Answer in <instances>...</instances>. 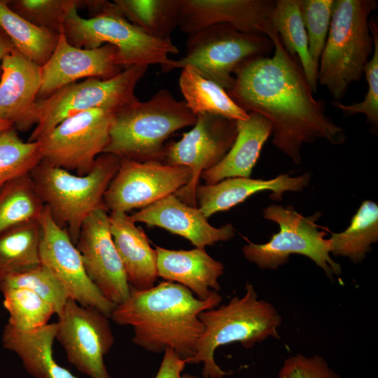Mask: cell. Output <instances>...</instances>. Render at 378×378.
Returning <instances> with one entry per match:
<instances>
[{"mask_svg":"<svg viewBox=\"0 0 378 378\" xmlns=\"http://www.w3.org/2000/svg\"><path fill=\"white\" fill-rule=\"evenodd\" d=\"M3 305L8 313L7 325L19 330H31L48 323L53 307L31 290L20 288H5Z\"/></svg>","mask_w":378,"mask_h":378,"instance_id":"d6a6232c","label":"cell"},{"mask_svg":"<svg viewBox=\"0 0 378 378\" xmlns=\"http://www.w3.org/2000/svg\"><path fill=\"white\" fill-rule=\"evenodd\" d=\"M45 206L30 174L9 181L0 189V234L38 220Z\"/></svg>","mask_w":378,"mask_h":378,"instance_id":"1f68e13d","label":"cell"},{"mask_svg":"<svg viewBox=\"0 0 378 378\" xmlns=\"http://www.w3.org/2000/svg\"><path fill=\"white\" fill-rule=\"evenodd\" d=\"M196 120L185 102L162 89L148 101L114 113L104 153L137 162H163L167 139L176 131L193 126Z\"/></svg>","mask_w":378,"mask_h":378,"instance_id":"3957f363","label":"cell"},{"mask_svg":"<svg viewBox=\"0 0 378 378\" xmlns=\"http://www.w3.org/2000/svg\"><path fill=\"white\" fill-rule=\"evenodd\" d=\"M109 224L131 288L142 290L154 286L158 277L157 253L144 230L124 212L110 213Z\"/></svg>","mask_w":378,"mask_h":378,"instance_id":"603a6c76","label":"cell"},{"mask_svg":"<svg viewBox=\"0 0 378 378\" xmlns=\"http://www.w3.org/2000/svg\"><path fill=\"white\" fill-rule=\"evenodd\" d=\"M285 49L298 59L313 92H316L318 68L312 60L300 0H277L269 17Z\"/></svg>","mask_w":378,"mask_h":378,"instance_id":"484cf974","label":"cell"},{"mask_svg":"<svg viewBox=\"0 0 378 378\" xmlns=\"http://www.w3.org/2000/svg\"><path fill=\"white\" fill-rule=\"evenodd\" d=\"M13 127L12 124L6 120L0 119V132Z\"/></svg>","mask_w":378,"mask_h":378,"instance_id":"b9f144b4","label":"cell"},{"mask_svg":"<svg viewBox=\"0 0 378 378\" xmlns=\"http://www.w3.org/2000/svg\"><path fill=\"white\" fill-rule=\"evenodd\" d=\"M273 48L270 38L262 33L214 24L188 34L185 56L173 59L164 72L188 66L227 92L234 83V71L241 62L266 56Z\"/></svg>","mask_w":378,"mask_h":378,"instance_id":"ba28073f","label":"cell"},{"mask_svg":"<svg viewBox=\"0 0 378 378\" xmlns=\"http://www.w3.org/2000/svg\"><path fill=\"white\" fill-rule=\"evenodd\" d=\"M223 378V377H222Z\"/></svg>","mask_w":378,"mask_h":378,"instance_id":"7bdbcfd3","label":"cell"},{"mask_svg":"<svg viewBox=\"0 0 378 378\" xmlns=\"http://www.w3.org/2000/svg\"><path fill=\"white\" fill-rule=\"evenodd\" d=\"M237 135L230 150L216 166L202 173L205 184H214L233 177L251 176L261 150L272 132L270 121L255 112L237 120Z\"/></svg>","mask_w":378,"mask_h":378,"instance_id":"cb8c5ba5","label":"cell"},{"mask_svg":"<svg viewBox=\"0 0 378 378\" xmlns=\"http://www.w3.org/2000/svg\"><path fill=\"white\" fill-rule=\"evenodd\" d=\"M41 238L39 220L0 234V281L11 274L41 264Z\"/></svg>","mask_w":378,"mask_h":378,"instance_id":"4dcf8cb0","label":"cell"},{"mask_svg":"<svg viewBox=\"0 0 378 378\" xmlns=\"http://www.w3.org/2000/svg\"><path fill=\"white\" fill-rule=\"evenodd\" d=\"M190 176V169L185 166L120 159L104 202L110 213L143 209L175 194L188 183Z\"/></svg>","mask_w":378,"mask_h":378,"instance_id":"5bb4252c","label":"cell"},{"mask_svg":"<svg viewBox=\"0 0 378 378\" xmlns=\"http://www.w3.org/2000/svg\"><path fill=\"white\" fill-rule=\"evenodd\" d=\"M179 87L185 102L195 114H211L234 121L248 118V113L237 105L227 92L190 67L182 69Z\"/></svg>","mask_w":378,"mask_h":378,"instance_id":"4316f807","label":"cell"},{"mask_svg":"<svg viewBox=\"0 0 378 378\" xmlns=\"http://www.w3.org/2000/svg\"><path fill=\"white\" fill-rule=\"evenodd\" d=\"M305 27L309 53L318 69V64L328 34L334 0H300Z\"/></svg>","mask_w":378,"mask_h":378,"instance_id":"8d00e7d4","label":"cell"},{"mask_svg":"<svg viewBox=\"0 0 378 378\" xmlns=\"http://www.w3.org/2000/svg\"><path fill=\"white\" fill-rule=\"evenodd\" d=\"M56 323L31 330H19L6 324L3 346L15 353L27 372L34 378H77L53 356Z\"/></svg>","mask_w":378,"mask_h":378,"instance_id":"d4e9b609","label":"cell"},{"mask_svg":"<svg viewBox=\"0 0 378 378\" xmlns=\"http://www.w3.org/2000/svg\"><path fill=\"white\" fill-rule=\"evenodd\" d=\"M120 162L118 156L104 153L85 175H77L43 160L30 172L53 220L67 231L74 244H76L81 226L88 216L98 209L107 210L104 196Z\"/></svg>","mask_w":378,"mask_h":378,"instance_id":"5b68a950","label":"cell"},{"mask_svg":"<svg viewBox=\"0 0 378 378\" xmlns=\"http://www.w3.org/2000/svg\"><path fill=\"white\" fill-rule=\"evenodd\" d=\"M76 246L88 276L102 294L116 305L123 302L131 286L111 234L106 209L96 210L84 220Z\"/></svg>","mask_w":378,"mask_h":378,"instance_id":"2e32d148","label":"cell"},{"mask_svg":"<svg viewBox=\"0 0 378 378\" xmlns=\"http://www.w3.org/2000/svg\"><path fill=\"white\" fill-rule=\"evenodd\" d=\"M14 48V46L6 34V33L0 27V76H1V66L3 58L4 56L12 50Z\"/></svg>","mask_w":378,"mask_h":378,"instance_id":"60d3db41","label":"cell"},{"mask_svg":"<svg viewBox=\"0 0 378 378\" xmlns=\"http://www.w3.org/2000/svg\"><path fill=\"white\" fill-rule=\"evenodd\" d=\"M278 378H341L321 356L307 357L302 354L285 359Z\"/></svg>","mask_w":378,"mask_h":378,"instance_id":"f35d334b","label":"cell"},{"mask_svg":"<svg viewBox=\"0 0 378 378\" xmlns=\"http://www.w3.org/2000/svg\"><path fill=\"white\" fill-rule=\"evenodd\" d=\"M310 174L292 177L289 174L279 175L269 180L250 177H233L214 184L198 185L196 200L198 208L209 218L215 213L229 210L250 196L261 191L270 190L275 201L283 198L286 191H302L309 183Z\"/></svg>","mask_w":378,"mask_h":378,"instance_id":"44dd1931","label":"cell"},{"mask_svg":"<svg viewBox=\"0 0 378 378\" xmlns=\"http://www.w3.org/2000/svg\"><path fill=\"white\" fill-rule=\"evenodd\" d=\"M115 112L94 108L64 119L38 141L42 160L77 175L88 174L108 144Z\"/></svg>","mask_w":378,"mask_h":378,"instance_id":"8fae6325","label":"cell"},{"mask_svg":"<svg viewBox=\"0 0 378 378\" xmlns=\"http://www.w3.org/2000/svg\"><path fill=\"white\" fill-rule=\"evenodd\" d=\"M186 360L174 350L167 348L164 351L158 371L154 378H200L196 375L183 373Z\"/></svg>","mask_w":378,"mask_h":378,"instance_id":"ab89813d","label":"cell"},{"mask_svg":"<svg viewBox=\"0 0 378 378\" xmlns=\"http://www.w3.org/2000/svg\"><path fill=\"white\" fill-rule=\"evenodd\" d=\"M57 316L55 340L68 361L90 378H111L104 360L115 341L109 318L71 299Z\"/></svg>","mask_w":378,"mask_h":378,"instance_id":"4fadbf2b","label":"cell"},{"mask_svg":"<svg viewBox=\"0 0 378 378\" xmlns=\"http://www.w3.org/2000/svg\"><path fill=\"white\" fill-rule=\"evenodd\" d=\"M221 300L217 291L200 300L184 286L164 281L146 290L131 288L110 318L132 328L134 344L156 354L172 349L188 363L204 332L200 313L218 307Z\"/></svg>","mask_w":378,"mask_h":378,"instance_id":"7a4b0ae2","label":"cell"},{"mask_svg":"<svg viewBox=\"0 0 378 378\" xmlns=\"http://www.w3.org/2000/svg\"><path fill=\"white\" fill-rule=\"evenodd\" d=\"M124 69L113 46L106 43L93 49L77 48L61 33L52 55L41 66L38 99H46L80 78L109 79Z\"/></svg>","mask_w":378,"mask_h":378,"instance_id":"e0dca14e","label":"cell"},{"mask_svg":"<svg viewBox=\"0 0 378 378\" xmlns=\"http://www.w3.org/2000/svg\"><path fill=\"white\" fill-rule=\"evenodd\" d=\"M39 223L42 229L41 263L62 284L69 299L96 309L110 318L116 304L107 300L90 280L76 244L67 231L55 223L46 206Z\"/></svg>","mask_w":378,"mask_h":378,"instance_id":"9a60e30c","label":"cell"},{"mask_svg":"<svg viewBox=\"0 0 378 378\" xmlns=\"http://www.w3.org/2000/svg\"><path fill=\"white\" fill-rule=\"evenodd\" d=\"M122 15L149 36L172 42L178 27L181 0H115Z\"/></svg>","mask_w":378,"mask_h":378,"instance_id":"f546056e","label":"cell"},{"mask_svg":"<svg viewBox=\"0 0 378 378\" xmlns=\"http://www.w3.org/2000/svg\"><path fill=\"white\" fill-rule=\"evenodd\" d=\"M237 135V122L220 116L197 115L193 127L177 141L166 144L163 163L190 169V181L174 195L183 203L197 206L196 189L202 172L220 162Z\"/></svg>","mask_w":378,"mask_h":378,"instance_id":"7c38bea8","label":"cell"},{"mask_svg":"<svg viewBox=\"0 0 378 378\" xmlns=\"http://www.w3.org/2000/svg\"><path fill=\"white\" fill-rule=\"evenodd\" d=\"M41 67L15 48L3 58L0 76V119L20 132L29 131L38 120L36 109Z\"/></svg>","mask_w":378,"mask_h":378,"instance_id":"ac0fdd59","label":"cell"},{"mask_svg":"<svg viewBox=\"0 0 378 378\" xmlns=\"http://www.w3.org/2000/svg\"><path fill=\"white\" fill-rule=\"evenodd\" d=\"M136 222L164 228L189 240L196 248H205L234 236L231 223L220 227L211 225L197 206H189L174 194L141 209L130 216Z\"/></svg>","mask_w":378,"mask_h":378,"instance_id":"d6986e66","label":"cell"},{"mask_svg":"<svg viewBox=\"0 0 378 378\" xmlns=\"http://www.w3.org/2000/svg\"><path fill=\"white\" fill-rule=\"evenodd\" d=\"M0 27L19 52L41 67L52 55L59 37L24 19L4 0H0Z\"/></svg>","mask_w":378,"mask_h":378,"instance_id":"83f0119b","label":"cell"},{"mask_svg":"<svg viewBox=\"0 0 378 378\" xmlns=\"http://www.w3.org/2000/svg\"><path fill=\"white\" fill-rule=\"evenodd\" d=\"M370 31L373 39V51L367 62L364 74L368 83V91L364 99L358 103L344 104L334 102L332 104L346 116L358 113L366 116L367 121L377 127L378 125V24L374 16L369 19Z\"/></svg>","mask_w":378,"mask_h":378,"instance_id":"74e56055","label":"cell"},{"mask_svg":"<svg viewBox=\"0 0 378 378\" xmlns=\"http://www.w3.org/2000/svg\"><path fill=\"white\" fill-rule=\"evenodd\" d=\"M10 8L33 24L60 34L65 19L74 7H83L80 0L8 1Z\"/></svg>","mask_w":378,"mask_h":378,"instance_id":"d590c367","label":"cell"},{"mask_svg":"<svg viewBox=\"0 0 378 378\" xmlns=\"http://www.w3.org/2000/svg\"><path fill=\"white\" fill-rule=\"evenodd\" d=\"M148 67L131 66L109 79L89 78L38 99V120L28 141H39L64 119L80 112L94 108L117 111L138 102L134 90Z\"/></svg>","mask_w":378,"mask_h":378,"instance_id":"30bf717a","label":"cell"},{"mask_svg":"<svg viewBox=\"0 0 378 378\" xmlns=\"http://www.w3.org/2000/svg\"><path fill=\"white\" fill-rule=\"evenodd\" d=\"M73 8L64 22L62 32L72 46L86 49L108 43L118 49L124 69L131 66L159 64L162 71L171 64L169 54H178L173 42L155 38L129 22L120 10L90 18ZM120 9V8H119Z\"/></svg>","mask_w":378,"mask_h":378,"instance_id":"52a82bcc","label":"cell"},{"mask_svg":"<svg viewBox=\"0 0 378 378\" xmlns=\"http://www.w3.org/2000/svg\"><path fill=\"white\" fill-rule=\"evenodd\" d=\"M263 217L277 223L279 231L265 244L248 241L242 252L248 261L260 269L276 270L287 263L290 255L300 254L314 261L330 279L341 274L340 265L330 257L327 233L316 224L319 212L305 217L291 206L271 204L264 209Z\"/></svg>","mask_w":378,"mask_h":378,"instance_id":"9c48e42d","label":"cell"},{"mask_svg":"<svg viewBox=\"0 0 378 378\" xmlns=\"http://www.w3.org/2000/svg\"><path fill=\"white\" fill-rule=\"evenodd\" d=\"M5 288H20L33 291L48 302L57 316L69 299L62 284L41 263L6 276L0 281V290Z\"/></svg>","mask_w":378,"mask_h":378,"instance_id":"e575fe53","label":"cell"},{"mask_svg":"<svg viewBox=\"0 0 378 378\" xmlns=\"http://www.w3.org/2000/svg\"><path fill=\"white\" fill-rule=\"evenodd\" d=\"M241 297H233L217 308L203 311L200 319L204 325L195 355L187 363H203V378H222L228 373L216 363L214 353L219 346L239 342L251 348L269 337L279 338L281 317L270 302L258 299L251 284H246Z\"/></svg>","mask_w":378,"mask_h":378,"instance_id":"277c9868","label":"cell"},{"mask_svg":"<svg viewBox=\"0 0 378 378\" xmlns=\"http://www.w3.org/2000/svg\"><path fill=\"white\" fill-rule=\"evenodd\" d=\"M158 277L188 288L200 300L220 289L219 277L224 265L210 256L204 248L171 250L155 246Z\"/></svg>","mask_w":378,"mask_h":378,"instance_id":"7402d4cb","label":"cell"},{"mask_svg":"<svg viewBox=\"0 0 378 378\" xmlns=\"http://www.w3.org/2000/svg\"><path fill=\"white\" fill-rule=\"evenodd\" d=\"M258 31L270 38L274 54L241 62L234 71L229 96L246 112L270 121L272 144L296 164L304 144L320 139L343 144L344 130L327 115L324 103L314 97L299 61L285 49L269 20Z\"/></svg>","mask_w":378,"mask_h":378,"instance_id":"6da1fadb","label":"cell"},{"mask_svg":"<svg viewBox=\"0 0 378 378\" xmlns=\"http://www.w3.org/2000/svg\"><path fill=\"white\" fill-rule=\"evenodd\" d=\"M329 239L330 253L348 258L354 263L362 262L378 241V206L363 201L343 232L332 233Z\"/></svg>","mask_w":378,"mask_h":378,"instance_id":"f1b7e54d","label":"cell"},{"mask_svg":"<svg viewBox=\"0 0 378 378\" xmlns=\"http://www.w3.org/2000/svg\"><path fill=\"white\" fill-rule=\"evenodd\" d=\"M377 7L374 0H334L317 83L335 99H343L349 86L364 74L373 51L369 19Z\"/></svg>","mask_w":378,"mask_h":378,"instance_id":"8992f818","label":"cell"},{"mask_svg":"<svg viewBox=\"0 0 378 378\" xmlns=\"http://www.w3.org/2000/svg\"><path fill=\"white\" fill-rule=\"evenodd\" d=\"M274 1L181 0L178 27L188 34L218 24H230L245 32L260 33L258 28L269 20Z\"/></svg>","mask_w":378,"mask_h":378,"instance_id":"ffe728a7","label":"cell"},{"mask_svg":"<svg viewBox=\"0 0 378 378\" xmlns=\"http://www.w3.org/2000/svg\"><path fill=\"white\" fill-rule=\"evenodd\" d=\"M42 160L39 141L24 142L14 128L0 132V189L30 172Z\"/></svg>","mask_w":378,"mask_h":378,"instance_id":"836d02e7","label":"cell"}]
</instances>
